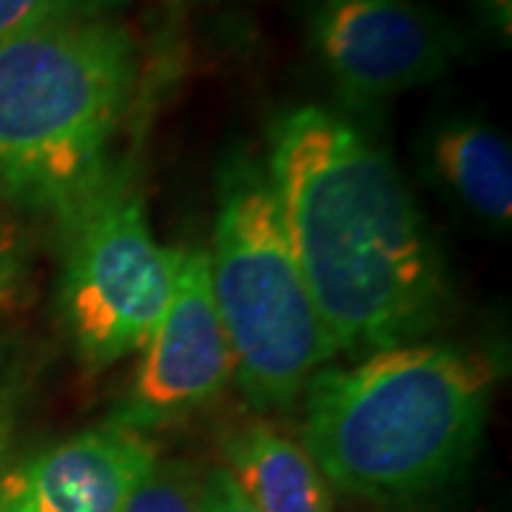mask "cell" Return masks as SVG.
Wrapping results in <instances>:
<instances>
[{
	"label": "cell",
	"mask_w": 512,
	"mask_h": 512,
	"mask_svg": "<svg viewBox=\"0 0 512 512\" xmlns=\"http://www.w3.org/2000/svg\"><path fill=\"white\" fill-rule=\"evenodd\" d=\"M148 433L106 421L15 464L20 512H123L157 464Z\"/></svg>",
	"instance_id": "cell-8"
},
{
	"label": "cell",
	"mask_w": 512,
	"mask_h": 512,
	"mask_svg": "<svg viewBox=\"0 0 512 512\" xmlns=\"http://www.w3.org/2000/svg\"><path fill=\"white\" fill-rule=\"evenodd\" d=\"M265 171L336 353L410 345L439 325L444 259L396 163L362 128L296 106L271 123Z\"/></svg>",
	"instance_id": "cell-1"
},
{
	"label": "cell",
	"mask_w": 512,
	"mask_h": 512,
	"mask_svg": "<svg viewBox=\"0 0 512 512\" xmlns=\"http://www.w3.org/2000/svg\"><path fill=\"white\" fill-rule=\"evenodd\" d=\"M231 382L234 356L214 305L208 254L200 245H183L168 308L109 421L151 433L217 402Z\"/></svg>",
	"instance_id": "cell-7"
},
{
	"label": "cell",
	"mask_w": 512,
	"mask_h": 512,
	"mask_svg": "<svg viewBox=\"0 0 512 512\" xmlns=\"http://www.w3.org/2000/svg\"><path fill=\"white\" fill-rule=\"evenodd\" d=\"M205 254L234 382L259 410L291 407L339 353L299 274L274 185L259 160L225 165Z\"/></svg>",
	"instance_id": "cell-4"
},
{
	"label": "cell",
	"mask_w": 512,
	"mask_h": 512,
	"mask_svg": "<svg viewBox=\"0 0 512 512\" xmlns=\"http://www.w3.org/2000/svg\"><path fill=\"white\" fill-rule=\"evenodd\" d=\"M476 12L481 20L493 29L495 35L504 43H510V26H512V6L510 0H473Z\"/></svg>",
	"instance_id": "cell-14"
},
{
	"label": "cell",
	"mask_w": 512,
	"mask_h": 512,
	"mask_svg": "<svg viewBox=\"0 0 512 512\" xmlns=\"http://www.w3.org/2000/svg\"><path fill=\"white\" fill-rule=\"evenodd\" d=\"M123 512H202V473L191 461L157 458Z\"/></svg>",
	"instance_id": "cell-11"
},
{
	"label": "cell",
	"mask_w": 512,
	"mask_h": 512,
	"mask_svg": "<svg viewBox=\"0 0 512 512\" xmlns=\"http://www.w3.org/2000/svg\"><path fill=\"white\" fill-rule=\"evenodd\" d=\"M117 0H0V43L66 20L100 18Z\"/></svg>",
	"instance_id": "cell-12"
},
{
	"label": "cell",
	"mask_w": 512,
	"mask_h": 512,
	"mask_svg": "<svg viewBox=\"0 0 512 512\" xmlns=\"http://www.w3.org/2000/svg\"><path fill=\"white\" fill-rule=\"evenodd\" d=\"M202 512H256L222 467L202 473Z\"/></svg>",
	"instance_id": "cell-13"
},
{
	"label": "cell",
	"mask_w": 512,
	"mask_h": 512,
	"mask_svg": "<svg viewBox=\"0 0 512 512\" xmlns=\"http://www.w3.org/2000/svg\"><path fill=\"white\" fill-rule=\"evenodd\" d=\"M433 174L478 220H512V151L507 137L478 117H450L430 137Z\"/></svg>",
	"instance_id": "cell-10"
},
{
	"label": "cell",
	"mask_w": 512,
	"mask_h": 512,
	"mask_svg": "<svg viewBox=\"0 0 512 512\" xmlns=\"http://www.w3.org/2000/svg\"><path fill=\"white\" fill-rule=\"evenodd\" d=\"M495 365L476 350L410 342L319 370L302 393V444L328 487L410 501L456 481L476 456Z\"/></svg>",
	"instance_id": "cell-2"
},
{
	"label": "cell",
	"mask_w": 512,
	"mask_h": 512,
	"mask_svg": "<svg viewBox=\"0 0 512 512\" xmlns=\"http://www.w3.org/2000/svg\"><path fill=\"white\" fill-rule=\"evenodd\" d=\"M18 279V268H15V256H12V248L9 242L0 234V302L12 293V285Z\"/></svg>",
	"instance_id": "cell-16"
},
{
	"label": "cell",
	"mask_w": 512,
	"mask_h": 512,
	"mask_svg": "<svg viewBox=\"0 0 512 512\" xmlns=\"http://www.w3.org/2000/svg\"><path fill=\"white\" fill-rule=\"evenodd\" d=\"M15 464L6 461L3 453V433H0V512H20L18 490H15Z\"/></svg>",
	"instance_id": "cell-15"
},
{
	"label": "cell",
	"mask_w": 512,
	"mask_h": 512,
	"mask_svg": "<svg viewBox=\"0 0 512 512\" xmlns=\"http://www.w3.org/2000/svg\"><path fill=\"white\" fill-rule=\"evenodd\" d=\"M63 231V322L80 365L100 373L146 348L168 308L183 248L154 237L146 200L126 174Z\"/></svg>",
	"instance_id": "cell-5"
},
{
	"label": "cell",
	"mask_w": 512,
	"mask_h": 512,
	"mask_svg": "<svg viewBox=\"0 0 512 512\" xmlns=\"http://www.w3.org/2000/svg\"><path fill=\"white\" fill-rule=\"evenodd\" d=\"M222 470L256 512H333L330 487L305 444L268 419H248L222 439Z\"/></svg>",
	"instance_id": "cell-9"
},
{
	"label": "cell",
	"mask_w": 512,
	"mask_h": 512,
	"mask_svg": "<svg viewBox=\"0 0 512 512\" xmlns=\"http://www.w3.org/2000/svg\"><path fill=\"white\" fill-rule=\"evenodd\" d=\"M140 89V46L109 18L0 43V197L69 228L117 174Z\"/></svg>",
	"instance_id": "cell-3"
},
{
	"label": "cell",
	"mask_w": 512,
	"mask_h": 512,
	"mask_svg": "<svg viewBox=\"0 0 512 512\" xmlns=\"http://www.w3.org/2000/svg\"><path fill=\"white\" fill-rule=\"evenodd\" d=\"M322 72L350 103H376L439 80L461 55L453 23L421 0H305Z\"/></svg>",
	"instance_id": "cell-6"
}]
</instances>
